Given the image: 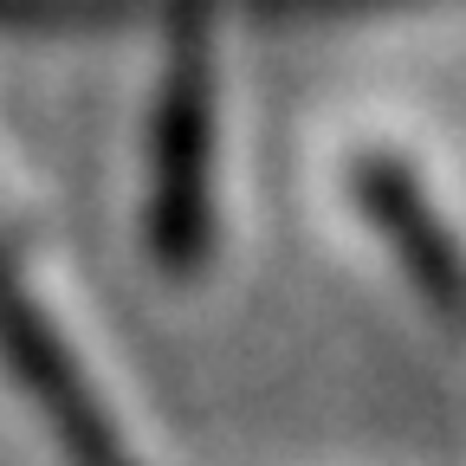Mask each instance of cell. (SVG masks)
<instances>
[{"instance_id":"obj_2","label":"cell","mask_w":466,"mask_h":466,"mask_svg":"<svg viewBox=\"0 0 466 466\" xmlns=\"http://www.w3.org/2000/svg\"><path fill=\"white\" fill-rule=\"evenodd\" d=\"M214 233V66L195 39L162 85L156 110V195H149V247L168 272L201 266Z\"/></svg>"},{"instance_id":"obj_3","label":"cell","mask_w":466,"mask_h":466,"mask_svg":"<svg viewBox=\"0 0 466 466\" xmlns=\"http://www.w3.org/2000/svg\"><path fill=\"white\" fill-rule=\"evenodd\" d=\"M357 188H363V208L389 227L395 253L421 272V285L434 291V305L447 311V305H453V259H447V240H441L434 220H428L421 188L408 182V175H401L395 162H370V168L357 175Z\"/></svg>"},{"instance_id":"obj_1","label":"cell","mask_w":466,"mask_h":466,"mask_svg":"<svg viewBox=\"0 0 466 466\" xmlns=\"http://www.w3.org/2000/svg\"><path fill=\"white\" fill-rule=\"evenodd\" d=\"M0 363H7L14 382L33 395V408L46 415V428L58 434V447H66L72 466H137L130 441L110 421V408L85 382L72 343L58 337V324L33 299V285L20 279L7 240H0Z\"/></svg>"},{"instance_id":"obj_4","label":"cell","mask_w":466,"mask_h":466,"mask_svg":"<svg viewBox=\"0 0 466 466\" xmlns=\"http://www.w3.org/2000/svg\"><path fill=\"white\" fill-rule=\"evenodd\" d=\"M266 7H330V0H0L7 26H104V20H182L201 26L214 14H266Z\"/></svg>"}]
</instances>
